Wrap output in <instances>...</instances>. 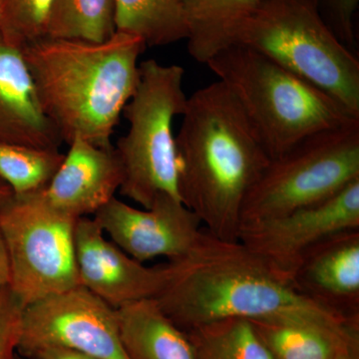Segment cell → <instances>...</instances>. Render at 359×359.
<instances>
[{
	"instance_id": "cell-18",
	"label": "cell",
	"mask_w": 359,
	"mask_h": 359,
	"mask_svg": "<svg viewBox=\"0 0 359 359\" xmlns=\"http://www.w3.org/2000/svg\"><path fill=\"white\" fill-rule=\"evenodd\" d=\"M273 359H330L339 340L359 325L344 330L297 318L250 320Z\"/></svg>"
},
{
	"instance_id": "cell-12",
	"label": "cell",
	"mask_w": 359,
	"mask_h": 359,
	"mask_svg": "<svg viewBox=\"0 0 359 359\" xmlns=\"http://www.w3.org/2000/svg\"><path fill=\"white\" fill-rule=\"evenodd\" d=\"M74 243L80 285L113 308L155 299L169 278V264L149 268L136 261L107 240L94 219H77Z\"/></svg>"
},
{
	"instance_id": "cell-17",
	"label": "cell",
	"mask_w": 359,
	"mask_h": 359,
	"mask_svg": "<svg viewBox=\"0 0 359 359\" xmlns=\"http://www.w3.org/2000/svg\"><path fill=\"white\" fill-rule=\"evenodd\" d=\"M257 4V0H184L190 55L207 65L219 51L235 44Z\"/></svg>"
},
{
	"instance_id": "cell-19",
	"label": "cell",
	"mask_w": 359,
	"mask_h": 359,
	"mask_svg": "<svg viewBox=\"0 0 359 359\" xmlns=\"http://www.w3.org/2000/svg\"><path fill=\"white\" fill-rule=\"evenodd\" d=\"M116 32L140 37L147 47L188 39L184 0H116Z\"/></svg>"
},
{
	"instance_id": "cell-3",
	"label": "cell",
	"mask_w": 359,
	"mask_h": 359,
	"mask_svg": "<svg viewBox=\"0 0 359 359\" xmlns=\"http://www.w3.org/2000/svg\"><path fill=\"white\" fill-rule=\"evenodd\" d=\"M146 48L140 37L118 32L101 42L45 37L23 47L42 109L62 142L112 147Z\"/></svg>"
},
{
	"instance_id": "cell-7",
	"label": "cell",
	"mask_w": 359,
	"mask_h": 359,
	"mask_svg": "<svg viewBox=\"0 0 359 359\" xmlns=\"http://www.w3.org/2000/svg\"><path fill=\"white\" fill-rule=\"evenodd\" d=\"M358 179L359 121L316 132L271 160L245 198L242 224L316 204Z\"/></svg>"
},
{
	"instance_id": "cell-28",
	"label": "cell",
	"mask_w": 359,
	"mask_h": 359,
	"mask_svg": "<svg viewBox=\"0 0 359 359\" xmlns=\"http://www.w3.org/2000/svg\"><path fill=\"white\" fill-rule=\"evenodd\" d=\"M11 280V266L6 243L0 231V290L8 287Z\"/></svg>"
},
{
	"instance_id": "cell-26",
	"label": "cell",
	"mask_w": 359,
	"mask_h": 359,
	"mask_svg": "<svg viewBox=\"0 0 359 359\" xmlns=\"http://www.w3.org/2000/svg\"><path fill=\"white\" fill-rule=\"evenodd\" d=\"M330 359H359V327L339 340Z\"/></svg>"
},
{
	"instance_id": "cell-25",
	"label": "cell",
	"mask_w": 359,
	"mask_h": 359,
	"mask_svg": "<svg viewBox=\"0 0 359 359\" xmlns=\"http://www.w3.org/2000/svg\"><path fill=\"white\" fill-rule=\"evenodd\" d=\"M23 309L9 287L0 290V359H16Z\"/></svg>"
},
{
	"instance_id": "cell-14",
	"label": "cell",
	"mask_w": 359,
	"mask_h": 359,
	"mask_svg": "<svg viewBox=\"0 0 359 359\" xmlns=\"http://www.w3.org/2000/svg\"><path fill=\"white\" fill-rule=\"evenodd\" d=\"M121 184L122 168L113 146L99 147L75 138L44 192L52 205L78 219L95 215L114 199Z\"/></svg>"
},
{
	"instance_id": "cell-29",
	"label": "cell",
	"mask_w": 359,
	"mask_h": 359,
	"mask_svg": "<svg viewBox=\"0 0 359 359\" xmlns=\"http://www.w3.org/2000/svg\"><path fill=\"white\" fill-rule=\"evenodd\" d=\"M13 192L6 182L0 178V205L6 203L9 198L13 197Z\"/></svg>"
},
{
	"instance_id": "cell-4",
	"label": "cell",
	"mask_w": 359,
	"mask_h": 359,
	"mask_svg": "<svg viewBox=\"0 0 359 359\" xmlns=\"http://www.w3.org/2000/svg\"><path fill=\"white\" fill-rule=\"evenodd\" d=\"M205 65L235 97L271 160L309 135L359 121L323 90L245 45L226 47Z\"/></svg>"
},
{
	"instance_id": "cell-10",
	"label": "cell",
	"mask_w": 359,
	"mask_h": 359,
	"mask_svg": "<svg viewBox=\"0 0 359 359\" xmlns=\"http://www.w3.org/2000/svg\"><path fill=\"white\" fill-rule=\"evenodd\" d=\"M359 229V179L332 197L276 218L243 224L238 240L292 285L302 255L335 233Z\"/></svg>"
},
{
	"instance_id": "cell-24",
	"label": "cell",
	"mask_w": 359,
	"mask_h": 359,
	"mask_svg": "<svg viewBox=\"0 0 359 359\" xmlns=\"http://www.w3.org/2000/svg\"><path fill=\"white\" fill-rule=\"evenodd\" d=\"M321 18L347 48L355 52V14L359 0H314Z\"/></svg>"
},
{
	"instance_id": "cell-11",
	"label": "cell",
	"mask_w": 359,
	"mask_h": 359,
	"mask_svg": "<svg viewBox=\"0 0 359 359\" xmlns=\"http://www.w3.org/2000/svg\"><path fill=\"white\" fill-rule=\"evenodd\" d=\"M104 233L136 261L169 262L188 255L202 235L201 221L179 198L162 194L148 209L114 198L94 215Z\"/></svg>"
},
{
	"instance_id": "cell-16",
	"label": "cell",
	"mask_w": 359,
	"mask_h": 359,
	"mask_svg": "<svg viewBox=\"0 0 359 359\" xmlns=\"http://www.w3.org/2000/svg\"><path fill=\"white\" fill-rule=\"evenodd\" d=\"M120 339L129 359H195L188 334L154 299L116 309Z\"/></svg>"
},
{
	"instance_id": "cell-27",
	"label": "cell",
	"mask_w": 359,
	"mask_h": 359,
	"mask_svg": "<svg viewBox=\"0 0 359 359\" xmlns=\"http://www.w3.org/2000/svg\"><path fill=\"white\" fill-rule=\"evenodd\" d=\"M32 359H96L87 354L65 348V347H44L33 353L29 356Z\"/></svg>"
},
{
	"instance_id": "cell-2",
	"label": "cell",
	"mask_w": 359,
	"mask_h": 359,
	"mask_svg": "<svg viewBox=\"0 0 359 359\" xmlns=\"http://www.w3.org/2000/svg\"><path fill=\"white\" fill-rule=\"evenodd\" d=\"M158 306L184 332L224 318H297L344 330L359 318L341 316L299 294L240 241L207 231L192 250L169 262Z\"/></svg>"
},
{
	"instance_id": "cell-13",
	"label": "cell",
	"mask_w": 359,
	"mask_h": 359,
	"mask_svg": "<svg viewBox=\"0 0 359 359\" xmlns=\"http://www.w3.org/2000/svg\"><path fill=\"white\" fill-rule=\"evenodd\" d=\"M290 283L318 306L359 318V229L339 231L306 250Z\"/></svg>"
},
{
	"instance_id": "cell-15",
	"label": "cell",
	"mask_w": 359,
	"mask_h": 359,
	"mask_svg": "<svg viewBox=\"0 0 359 359\" xmlns=\"http://www.w3.org/2000/svg\"><path fill=\"white\" fill-rule=\"evenodd\" d=\"M61 142L42 109L22 49L0 33V143L59 149Z\"/></svg>"
},
{
	"instance_id": "cell-21",
	"label": "cell",
	"mask_w": 359,
	"mask_h": 359,
	"mask_svg": "<svg viewBox=\"0 0 359 359\" xmlns=\"http://www.w3.org/2000/svg\"><path fill=\"white\" fill-rule=\"evenodd\" d=\"M116 0H54L47 37L101 42L116 32Z\"/></svg>"
},
{
	"instance_id": "cell-8",
	"label": "cell",
	"mask_w": 359,
	"mask_h": 359,
	"mask_svg": "<svg viewBox=\"0 0 359 359\" xmlns=\"http://www.w3.org/2000/svg\"><path fill=\"white\" fill-rule=\"evenodd\" d=\"M76 222L52 205L44 190L13 194L0 205V231L11 266L8 287L23 308L80 285Z\"/></svg>"
},
{
	"instance_id": "cell-22",
	"label": "cell",
	"mask_w": 359,
	"mask_h": 359,
	"mask_svg": "<svg viewBox=\"0 0 359 359\" xmlns=\"http://www.w3.org/2000/svg\"><path fill=\"white\" fill-rule=\"evenodd\" d=\"M59 149H45L0 143V178L14 195L45 190L62 164Z\"/></svg>"
},
{
	"instance_id": "cell-5",
	"label": "cell",
	"mask_w": 359,
	"mask_h": 359,
	"mask_svg": "<svg viewBox=\"0 0 359 359\" xmlns=\"http://www.w3.org/2000/svg\"><path fill=\"white\" fill-rule=\"evenodd\" d=\"M268 56L359 118V60L321 18L314 0H257L235 44Z\"/></svg>"
},
{
	"instance_id": "cell-6",
	"label": "cell",
	"mask_w": 359,
	"mask_h": 359,
	"mask_svg": "<svg viewBox=\"0 0 359 359\" xmlns=\"http://www.w3.org/2000/svg\"><path fill=\"white\" fill-rule=\"evenodd\" d=\"M184 74L179 65L142 61L136 90L123 110L128 131L114 147L122 168L119 192L144 209L162 194L180 199L173 124L188 100Z\"/></svg>"
},
{
	"instance_id": "cell-1",
	"label": "cell",
	"mask_w": 359,
	"mask_h": 359,
	"mask_svg": "<svg viewBox=\"0 0 359 359\" xmlns=\"http://www.w3.org/2000/svg\"><path fill=\"white\" fill-rule=\"evenodd\" d=\"M176 135L180 199L224 241H238L245 198L271 159L221 81L188 97Z\"/></svg>"
},
{
	"instance_id": "cell-23",
	"label": "cell",
	"mask_w": 359,
	"mask_h": 359,
	"mask_svg": "<svg viewBox=\"0 0 359 359\" xmlns=\"http://www.w3.org/2000/svg\"><path fill=\"white\" fill-rule=\"evenodd\" d=\"M54 0H0V33L22 49L47 37Z\"/></svg>"
},
{
	"instance_id": "cell-20",
	"label": "cell",
	"mask_w": 359,
	"mask_h": 359,
	"mask_svg": "<svg viewBox=\"0 0 359 359\" xmlns=\"http://www.w3.org/2000/svg\"><path fill=\"white\" fill-rule=\"evenodd\" d=\"M195 359H273L249 320L224 318L186 332Z\"/></svg>"
},
{
	"instance_id": "cell-9",
	"label": "cell",
	"mask_w": 359,
	"mask_h": 359,
	"mask_svg": "<svg viewBox=\"0 0 359 359\" xmlns=\"http://www.w3.org/2000/svg\"><path fill=\"white\" fill-rule=\"evenodd\" d=\"M65 347L96 359H129L120 339L117 311L83 285L25 306L18 351Z\"/></svg>"
}]
</instances>
